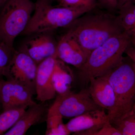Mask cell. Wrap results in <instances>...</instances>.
Masks as SVG:
<instances>
[{"mask_svg": "<svg viewBox=\"0 0 135 135\" xmlns=\"http://www.w3.org/2000/svg\"><path fill=\"white\" fill-rule=\"evenodd\" d=\"M97 4L109 12L118 10L120 0H97Z\"/></svg>", "mask_w": 135, "mask_h": 135, "instance_id": "23", "label": "cell"}, {"mask_svg": "<svg viewBox=\"0 0 135 135\" xmlns=\"http://www.w3.org/2000/svg\"><path fill=\"white\" fill-rule=\"evenodd\" d=\"M15 50L0 42V80L6 77Z\"/></svg>", "mask_w": 135, "mask_h": 135, "instance_id": "20", "label": "cell"}, {"mask_svg": "<svg viewBox=\"0 0 135 135\" xmlns=\"http://www.w3.org/2000/svg\"><path fill=\"white\" fill-rule=\"evenodd\" d=\"M66 28L67 32L75 39L88 57L92 51L110 38L124 32L118 15L110 12L89 11Z\"/></svg>", "mask_w": 135, "mask_h": 135, "instance_id": "1", "label": "cell"}, {"mask_svg": "<svg viewBox=\"0 0 135 135\" xmlns=\"http://www.w3.org/2000/svg\"><path fill=\"white\" fill-rule=\"evenodd\" d=\"M131 44L135 48V36L131 38Z\"/></svg>", "mask_w": 135, "mask_h": 135, "instance_id": "26", "label": "cell"}, {"mask_svg": "<svg viewBox=\"0 0 135 135\" xmlns=\"http://www.w3.org/2000/svg\"><path fill=\"white\" fill-rule=\"evenodd\" d=\"M7 1V0H4V3H5V2H6V1ZM4 4H5V3H4Z\"/></svg>", "mask_w": 135, "mask_h": 135, "instance_id": "28", "label": "cell"}, {"mask_svg": "<svg viewBox=\"0 0 135 135\" xmlns=\"http://www.w3.org/2000/svg\"><path fill=\"white\" fill-rule=\"evenodd\" d=\"M116 95V113L112 124L120 120L133 110L135 105V66L128 57L104 75Z\"/></svg>", "mask_w": 135, "mask_h": 135, "instance_id": "4", "label": "cell"}, {"mask_svg": "<svg viewBox=\"0 0 135 135\" xmlns=\"http://www.w3.org/2000/svg\"><path fill=\"white\" fill-rule=\"evenodd\" d=\"M47 111L43 104L36 103L29 107L16 123L3 135H25L32 126L42 120Z\"/></svg>", "mask_w": 135, "mask_h": 135, "instance_id": "14", "label": "cell"}, {"mask_svg": "<svg viewBox=\"0 0 135 135\" xmlns=\"http://www.w3.org/2000/svg\"><path fill=\"white\" fill-rule=\"evenodd\" d=\"M57 55L48 57L39 64L36 73L35 88L36 99L41 103L54 99L56 93L53 86L52 75Z\"/></svg>", "mask_w": 135, "mask_h": 135, "instance_id": "12", "label": "cell"}, {"mask_svg": "<svg viewBox=\"0 0 135 135\" xmlns=\"http://www.w3.org/2000/svg\"><path fill=\"white\" fill-rule=\"evenodd\" d=\"M95 135H122V134L109 121L97 132Z\"/></svg>", "mask_w": 135, "mask_h": 135, "instance_id": "22", "label": "cell"}, {"mask_svg": "<svg viewBox=\"0 0 135 135\" xmlns=\"http://www.w3.org/2000/svg\"><path fill=\"white\" fill-rule=\"evenodd\" d=\"M132 8L133 12H134V15H135V5L133 3V2H132ZM133 37H134V36H133Z\"/></svg>", "mask_w": 135, "mask_h": 135, "instance_id": "27", "label": "cell"}, {"mask_svg": "<svg viewBox=\"0 0 135 135\" xmlns=\"http://www.w3.org/2000/svg\"><path fill=\"white\" fill-rule=\"evenodd\" d=\"M3 2H4V3H4V0H3Z\"/></svg>", "mask_w": 135, "mask_h": 135, "instance_id": "31", "label": "cell"}, {"mask_svg": "<svg viewBox=\"0 0 135 135\" xmlns=\"http://www.w3.org/2000/svg\"><path fill=\"white\" fill-rule=\"evenodd\" d=\"M122 135H135V105L127 116L112 124Z\"/></svg>", "mask_w": 135, "mask_h": 135, "instance_id": "19", "label": "cell"}, {"mask_svg": "<svg viewBox=\"0 0 135 135\" xmlns=\"http://www.w3.org/2000/svg\"><path fill=\"white\" fill-rule=\"evenodd\" d=\"M59 6L67 7L81 8L91 11L97 5V0H58Z\"/></svg>", "mask_w": 135, "mask_h": 135, "instance_id": "21", "label": "cell"}, {"mask_svg": "<svg viewBox=\"0 0 135 135\" xmlns=\"http://www.w3.org/2000/svg\"><path fill=\"white\" fill-rule=\"evenodd\" d=\"M57 56L65 64L79 69L86 61L87 55L79 43L68 32L57 42Z\"/></svg>", "mask_w": 135, "mask_h": 135, "instance_id": "13", "label": "cell"}, {"mask_svg": "<svg viewBox=\"0 0 135 135\" xmlns=\"http://www.w3.org/2000/svg\"><path fill=\"white\" fill-rule=\"evenodd\" d=\"M27 107H16L3 111L0 114V135H3L16 123Z\"/></svg>", "mask_w": 135, "mask_h": 135, "instance_id": "18", "label": "cell"}, {"mask_svg": "<svg viewBox=\"0 0 135 135\" xmlns=\"http://www.w3.org/2000/svg\"><path fill=\"white\" fill-rule=\"evenodd\" d=\"M131 44V37L124 31L110 38L92 51L79 69L81 80L88 83L92 78L105 75L119 64Z\"/></svg>", "mask_w": 135, "mask_h": 135, "instance_id": "2", "label": "cell"}, {"mask_svg": "<svg viewBox=\"0 0 135 135\" xmlns=\"http://www.w3.org/2000/svg\"><path fill=\"white\" fill-rule=\"evenodd\" d=\"M38 65L24 51L15 50L6 77L20 83L36 94L35 81Z\"/></svg>", "mask_w": 135, "mask_h": 135, "instance_id": "7", "label": "cell"}, {"mask_svg": "<svg viewBox=\"0 0 135 135\" xmlns=\"http://www.w3.org/2000/svg\"><path fill=\"white\" fill-rule=\"evenodd\" d=\"M110 121L105 109L88 112L72 118L65 124L68 130L74 135H95L103 126Z\"/></svg>", "mask_w": 135, "mask_h": 135, "instance_id": "9", "label": "cell"}, {"mask_svg": "<svg viewBox=\"0 0 135 135\" xmlns=\"http://www.w3.org/2000/svg\"><path fill=\"white\" fill-rule=\"evenodd\" d=\"M132 2L127 1L119 7L118 16L124 31L131 38L135 36V15L132 8Z\"/></svg>", "mask_w": 135, "mask_h": 135, "instance_id": "17", "label": "cell"}, {"mask_svg": "<svg viewBox=\"0 0 135 135\" xmlns=\"http://www.w3.org/2000/svg\"><path fill=\"white\" fill-rule=\"evenodd\" d=\"M55 101L63 118H73L90 111L103 109L92 99L89 89L82 90L77 93L71 91L64 95H57Z\"/></svg>", "mask_w": 135, "mask_h": 135, "instance_id": "6", "label": "cell"}, {"mask_svg": "<svg viewBox=\"0 0 135 135\" xmlns=\"http://www.w3.org/2000/svg\"><path fill=\"white\" fill-rule=\"evenodd\" d=\"M35 8L31 0H7L0 11V42L10 47L25 31Z\"/></svg>", "mask_w": 135, "mask_h": 135, "instance_id": "5", "label": "cell"}, {"mask_svg": "<svg viewBox=\"0 0 135 135\" xmlns=\"http://www.w3.org/2000/svg\"><path fill=\"white\" fill-rule=\"evenodd\" d=\"M0 107H1V103H0Z\"/></svg>", "mask_w": 135, "mask_h": 135, "instance_id": "29", "label": "cell"}, {"mask_svg": "<svg viewBox=\"0 0 135 135\" xmlns=\"http://www.w3.org/2000/svg\"><path fill=\"white\" fill-rule=\"evenodd\" d=\"M63 116L58 110L57 103L55 100L47 110L46 118V135H68L70 133L65 124L63 122Z\"/></svg>", "mask_w": 135, "mask_h": 135, "instance_id": "16", "label": "cell"}, {"mask_svg": "<svg viewBox=\"0 0 135 135\" xmlns=\"http://www.w3.org/2000/svg\"><path fill=\"white\" fill-rule=\"evenodd\" d=\"M64 64L57 58L53 70L52 81L57 95H64L71 91L72 74Z\"/></svg>", "mask_w": 135, "mask_h": 135, "instance_id": "15", "label": "cell"}, {"mask_svg": "<svg viewBox=\"0 0 135 135\" xmlns=\"http://www.w3.org/2000/svg\"><path fill=\"white\" fill-rule=\"evenodd\" d=\"M125 53L133 61L135 66V48L131 44L126 49Z\"/></svg>", "mask_w": 135, "mask_h": 135, "instance_id": "24", "label": "cell"}, {"mask_svg": "<svg viewBox=\"0 0 135 135\" xmlns=\"http://www.w3.org/2000/svg\"><path fill=\"white\" fill-rule=\"evenodd\" d=\"M33 95L30 89L15 80H0V103L3 111L35 104Z\"/></svg>", "mask_w": 135, "mask_h": 135, "instance_id": "8", "label": "cell"}, {"mask_svg": "<svg viewBox=\"0 0 135 135\" xmlns=\"http://www.w3.org/2000/svg\"><path fill=\"white\" fill-rule=\"evenodd\" d=\"M55 1H58V0H55Z\"/></svg>", "mask_w": 135, "mask_h": 135, "instance_id": "30", "label": "cell"}, {"mask_svg": "<svg viewBox=\"0 0 135 135\" xmlns=\"http://www.w3.org/2000/svg\"><path fill=\"white\" fill-rule=\"evenodd\" d=\"M89 82L90 86L88 89L91 97L98 106L107 111L112 123L116 113L117 104L112 87L104 76L92 78Z\"/></svg>", "mask_w": 135, "mask_h": 135, "instance_id": "11", "label": "cell"}, {"mask_svg": "<svg viewBox=\"0 0 135 135\" xmlns=\"http://www.w3.org/2000/svg\"><path fill=\"white\" fill-rule=\"evenodd\" d=\"M127 1H131L132 2H135V0H120V2L119 5V7L123 4L124 3L126 2Z\"/></svg>", "mask_w": 135, "mask_h": 135, "instance_id": "25", "label": "cell"}, {"mask_svg": "<svg viewBox=\"0 0 135 135\" xmlns=\"http://www.w3.org/2000/svg\"><path fill=\"white\" fill-rule=\"evenodd\" d=\"M51 1L36 2L33 14L22 35L52 32L58 28L67 27L78 18L90 11L81 8L55 7L52 5Z\"/></svg>", "mask_w": 135, "mask_h": 135, "instance_id": "3", "label": "cell"}, {"mask_svg": "<svg viewBox=\"0 0 135 135\" xmlns=\"http://www.w3.org/2000/svg\"><path fill=\"white\" fill-rule=\"evenodd\" d=\"M30 35L31 36L25 42L20 49L26 52L37 64L48 57L57 55V42L51 32Z\"/></svg>", "mask_w": 135, "mask_h": 135, "instance_id": "10", "label": "cell"}]
</instances>
